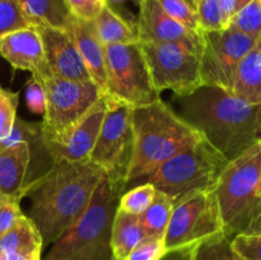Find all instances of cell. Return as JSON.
<instances>
[{
	"mask_svg": "<svg viewBox=\"0 0 261 260\" xmlns=\"http://www.w3.org/2000/svg\"><path fill=\"white\" fill-rule=\"evenodd\" d=\"M20 9L30 25H48L65 31L70 22V9L65 0H19Z\"/></svg>",
	"mask_w": 261,
	"mask_h": 260,
	"instance_id": "cell-23",
	"label": "cell"
},
{
	"mask_svg": "<svg viewBox=\"0 0 261 260\" xmlns=\"http://www.w3.org/2000/svg\"><path fill=\"white\" fill-rule=\"evenodd\" d=\"M185 2L188 3V4L190 5V7L193 8L194 10H195V2H196V0H185Z\"/></svg>",
	"mask_w": 261,
	"mask_h": 260,
	"instance_id": "cell-43",
	"label": "cell"
},
{
	"mask_svg": "<svg viewBox=\"0 0 261 260\" xmlns=\"http://www.w3.org/2000/svg\"><path fill=\"white\" fill-rule=\"evenodd\" d=\"M8 200H15V199H9V198H7V196H4L0 194V206H2L4 203H7Z\"/></svg>",
	"mask_w": 261,
	"mask_h": 260,
	"instance_id": "cell-42",
	"label": "cell"
},
{
	"mask_svg": "<svg viewBox=\"0 0 261 260\" xmlns=\"http://www.w3.org/2000/svg\"><path fill=\"white\" fill-rule=\"evenodd\" d=\"M228 162L201 137L162 163L148 183L177 201L191 194L216 189Z\"/></svg>",
	"mask_w": 261,
	"mask_h": 260,
	"instance_id": "cell-6",
	"label": "cell"
},
{
	"mask_svg": "<svg viewBox=\"0 0 261 260\" xmlns=\"http://www.w3.org/2000/svg\"><path fill=\"white\" fill-rule=\"evenodd\" d=\"M35 28L42 40L46 63L53 75L69 81H92L75 43L66 31L43 24Z\"/></svg>",
	"mask_w": 261,
	"mask_h": 260,
	"instance_id": "cell-15",
	"label": "cell"
},
{
	"mask_svg": "<svg viewBox=\"0 0 261 260\" xmlns=\"http://www.w3.org/2000/svg\"><path fill=\"white\" fill-rule=\"evenodd\" d=\"M0 89H2V87H0Z\"/></svg>",
	"mask_w": 261,
	"mask_h": 260,
	"instance_id": "cell-47",
	"label": "cell"
},
{
	"mask_svg": "<svg viewBox=\"0 0 261 260\" xmlns=\"http://www.w3.org/2000/svg\"><path fill=\"white\" fill-rule=\"evenodd\" d=\"M109 109L106 96H102L96 105L74 124L65 134L56 139H43V145L53 163L86 162L97 142L105 115Z\"/></svg>",
	"mask_w": 261,
	"mask_h": 260,
	"instance_id": "cell-13",
	"label": "cell"
},
{
	"mask_svg": "<svg viewBox=\"0 0 261 260\" xmlns=\"http://www.w3.org/2000/svg\"><path fill=\"white\" fill-rule=\"evenodd\" d=\"M0 55L13 68L30 71L40 83L53 75L46 63L40 33L32 25L0 37Z\"/></svg>",
	"mask_w": 261,
	"mask_h": 260,
	"instance_id": "cell-16",
	"label": "cell"
},
{
	"mask_svg": "<svg viewBox=\"0 0 261 260\" xmlns=\"http://www.w3.org/2000/svg\"><path fill=\"white\" fill-rule=\"evenodd\" d=\"M162 9L176 22L181 23L194 32H204L199 24L195 10L185 0H157Z\"/></svg>",
	"mask_w": 261,
	"mask_h": 260,
	"instance_id": "cell-30",
	"label": "cell"
},
{
	"mask_svg": "<svg viewBox=\"0 0 261 260\" xmlns=\"http://www.w3.org/2000/svg\"><path fill=\"white\" fill-rule=\"evenodd\" d=\"M0 256H2V252H0Z\"/></svg>",
	"mask_w": 261,
	"mask_h": 260,
	"instance_id": "cell-46",
	"label": "cell"
},
{
	"mask_svg": "<svg viewBox=\"0 0 261 260\" xmlns=\"http://www.w3.org/2000/svg\"><path fill=\"white\" fill-rule=\"evenodd\" d=\"M65 31L75 43L91 79L105 94V86H106L105 46L97 37L93 20L79 19L73 15Z\"/></svg>",
	"mask_w": 261,
	"mask_h": 260,
	"instance_id": "cell-17",
	"label": "cell"
},
{
	"mask_svg": "<svg viewBox=\"0 0 261 260\" xmlns=\"http://www.w3.org/2000/svg\"><path fill=\"white\" fill-rule=\"evenodd\" d=\"M147 237L139 216L117 208L111 227V247L115 259L126 260L130 252Z\"/></svg>",
	"mask_w": 261,
	"mask_h": 260,
	"instance_id": "cell-22",
	"label": "cell"
},
{
	"mask_svg": "<svg viewBox=\"0 0 261 260\" xmlns=\"http://www.w3.org/2000/svg\"><path fill=\"white\" fill-rule=\"evenodd\" d=\"M71 14L79 19L93 20L105 5L103 0H65Z\"/></svg>",
	"mask_w": 261,
	"mask_h": 260,
	"instance_id": "cell-36",
	"label": "cell"
},
{
	"mask_svg": "<svg viewBox=\"0 0 261 260\" xmlns=\"http://www.w3.org/2000/svg\"><path fill=\"white\" fill-rule=\"evenodd\" d=\"M30 143L33 148H43V138L42 130H41V122H27L22 119L15 120V124L13 126L12 133L7 138L0 139V152L5 148L12 147L17 143Z\"/></svg>",
	"mask_w": 261,
	"mask_h": 260,
	"instance_id": "cell-26",
	"label": "cell"
},
{
	"mask_svg": "<svg viewBox=\"0 0 261 260\" xmlns=\"http://www.w3.org/2000/svg\"><path fill=\"white\" fill-rule=\"evenodd\" d=\"M42 237L35 223L24 214L0 237V252L3 255H42Z\"/></svg>",
	"mask_w": 261,
	"mask_h": 260,
	"instance_id": "cell-20",
	"label": "cell"
},
{
	"mask_svg": "<svg viewBox=\"0 0 261 260\" xmlns=\"http://www.w3.org/2000/svg\"><path fill=\"white\" fill-rule=\"evenodd\" d=\"M109 102V101H107ZM133 107L109 102L97 142L89 161L101 167L112 183L126 188L133 154Z\"/></svg>",
	"mask_w": 261,
	"mask_h": 260,
	"instance_id": "cell-11",
	"label": "cell"
},
{
	"mask_svg": "<svg viewBox=\"0 0 261 260\" xmlns=\"http://www.w3.org/2000/svg\"><path fill=\"white\" fill-rule=\"evenodd\" d=\"M260 3H261V0H260Z\"/></svg>",
	"mask_w": 261,
	"mask_h": 260,
	"instance_id": "cell-48",
	"label": "cell"
},
{
	"mask_svg": "<svg viewBox=\"0 0 261 260\" xmlns=\"http://www.w3.org/2000/svg\"><path fill=\"white\" fill-rule=\"evenodd\" d=\"M231 93L251 103H261V37L240 61Z\"/></svg>",
	"mask_w": 261,
	"mask_h": 260,
	"instance_id": "cell-19",
	"label": "cell"
},
{
	"mask_svg": "<svg viewBox=\"0 0 261 260\" xmlns=\"http://www.w3.org/2000/svg\"><path fill=\"white\" fill-rule=\"evenodd\" d=\"M41 84L46 93V111L41 122L43 139H56L65 134L103 96L93 81H69L50 75Z\"/></svg>",
	"mask_w": 261,
	"mask_h": 260,
	"instance_id": "cell-9",
	"label": "cell"
},
{
	"mask_svg": "<svg viewBox=\"0 0 261 260\" xmlns=\"http://www.w3.org/2000/svg\"><path fill=\"white\" fill-rule=\"evenodd\" d=\"M246 232H261V206L257 211L256 216L252 219L251 224H250L249 229Z\"/></svg>",
	"mask_w": 261,
	"mask_h": 260,
	"instance_id": "cell-41",
	"label": "cell"
},
{
	"mask_svg": "<svg viewBox=\"0 0 261 260\" xmlns=\"http://www.w3.org/2000/svg\"><path fill=\"white\" fill-rule=\"evenodd\" d=\"M193 260H245L233 250L224 233L200 242L193 249Z\"/></svg>",
	"mask_w": 261,
	"mask_h": 260,
	"instance_id": "cell-25",
	"label": "cell"
},
{
	"mask_svg": "<svg viewBox=\"0 0 261 260\" xmlns=\"http://www.w3.org/2000/svg\"><path fill=\"white\" fill-rule=\"evenodd\" d=\"M93 25L97 37L103 43V46L139 42L137 25L132 24L126 18L120 15L106 4L93 19Z\"/></svg>",
	"mask_w": 261,
	"mask_h": 260,
	"instance_id": "cell-21",
	"label": "cell"
},
{
	"mask_svg": "<svg viewBox=\"0 0 261 260\" xmlns=\"http://www.w3.org/2000/svg\"><path fill=\"white\" fill-rule=\"evenodd\" d=\"M124 190L105 177L83 216L50 245L41 260H114L111 227Z\"/></svg>",
	"mask_w": 261,
	"mask_h": 260,
	"instance_id": "cell-4",
	"label": "cell"
},
{
	"mask_svg": "<svg viewBox=\"0 0 261 260\" xmlns=\"http://www.w3.org/2000/svg\"><path fill=\"white\" fill-rule=\"evenodd\" d=\"M19 102L18 92L0 89V139L12 133L17 120V107Z\"/></svg>",
	"mask_w": 261,
	"mask_h": 260,
	"instance_id": "cell-32",
	"label": "cell"
},
{
	"mask_svg": "<svg viewBox=\"0 0 261 260\" xmlns=\"http://www.w3.org/2000/svg\"><path fill=\"white\" fill-rule=\"evenodd\" d=\"M228 27L251 37H261V3L260 0H251L249 4L240 9L228 23Z\"/></svg>",
	"mask_w": 261,
	"mask_h": 260,
	"instance_id": "cell-27",
	"label": "cell"
},
{
	"mask_svg": "<svg viewBox=\"0 0 261 260\" xmlns=\"http://www.w3.org/2000/svg\"><path fill=\"white\" fill-rule=\"evenodd\" d=\"M261 181L260 139L244 153L229 161L224 167L216 195L228 239L249 229L261 206L259 188Z\"/></svg>",
	"mask_w": 261,
	"mask_h": 260,
	"instance_id": "cell-5",
	"label": "cell"
},
{
	"mask_svg": "<svg viewBox=\"0 0 261 260\" xmlns=\"http://www.w3.org/2000/svg\"><path fill=\"white\" fill-rule=\"evenodd\" d=\"M250 2H251V0H221L224 27H228V23L229 20H231V18L233 17L240 9H242L245 5L249 4Z\"/></svg>",
	"mask_w": 261,
	"mask_h": 260,
	"instance_id": "cell-38",
	"label": "cell"
},
{
	"mask_svg": "<svg viewBox=\"0 0 261 260\" xmlns=\"http://www.w3.org/2000/svg\"><path fill=\"white\" fill-rule=\"evenodd\" d=\"M234 251L245 260H261V232H244L231 240Z\"/></svg>",
	"mask_w": 261,
	"mask_h": 260,
	"instance_id": "cell-33",
	"label": "cell"
},
{
	"mask_svg": "<svg viewBox=\"0 0 261 260\" xmlns=\"http://www.w3.org/2000/svg\"><path fill=\"white\" fill-rule=\"evenodd\" d=\"M139 42L175 43L201 55L204 32H194L170 17L157 0H143L137 19Z\"/></svg>",
	"mask_w": 261,
	"mask_h": 260,
	"instance_id": "cell-14",
	"label": "cell"
},
{
	"mask_svg": "<svg viewBox=\"0 0 261 260\" xmlns=\"http://www.w3.org/2000/svg\"><path fill=\"white\" fill-rule=\"evenodd\" d=\"M30 27L20 9L19 0H0V37Z\"/></svg>",
	"mask_w": 261,
	"mask_h": 260,
	"instance_id": "cell-31",
	"label": "cell"
},
{
	"mask_svg": "<svg viewBox=\"0 0 261 260\" xmlns=\"http://www.w3.org/2000/svg\"><path fill=\"white\" fill-rule=\"evenodd\" d=\"M178 103L180 116L228 161L261 138V103H251L209 86L178 97Z\"/></svg>",
	"mask_w": 261,
	"mask_h": 260,
	"instance_id": "cell-2",
	"label": "cell"
},
{
	"mask_svg": "<svg viewBox=\"0 0 261 260\" xmlns=\"http://www.w3.org/2000/svg\"><path fill=\"white\" fill-rule=\"evenodd\" d=\"M105 177L103 170L91 161H61L25 185L23 196L31 199L28 218L37 227L43 247L53 245L83 216Z\"/></svg>",
	"mask_w": 261,
	"mask_h": 260,
	"instance_id": "cell-1",
	"label": "cell"
},
{
	"mask_svg": "<svg viewBox=\"0 0 261 260\" xmlns=\"http://www.w3.org/2000/svg\"><path fill=\"white\" fill-rule=\"evenodd\" d=\"M25 105L32 114L43 115L46 111L45 88L35 76L25 84Z\"/></svg>",
	"mask_w": 261,
	"mask_h": 260,
	"instance_id": "cell-35",
	"label": "cell"
},
{
	"mask_svg": "<svg viewBox=\"0 0 261 260\" xmlns=\"http://www.w3.org/2000/svg\"><path fill=\"white\" fill-rule=\"evenodd\" d=\"M167 254L163 239L145 237L132 252L126 260H162Z\"/></svg>",
	"mask_w": 261,
	"mask_h": 260,
	"instance_id": "cell-34",
	"label": "cell"
},
{
	"mask_svg": "<svg viewBox=\"0 0 261 260\" xmlns=\"http://www.w3.org/2000/svg\"><path fill=\"white\" fill-rule=\"evenodd\" d=\"M222 233L223 221L213 189L175 201L163 241L167 252H171L190 249Z\"/></svg>",
	"mask_w": 261,
	"mask_h": 260,
	"instance_id": "cell-8",
	"label": "cell"
},
{
	"mask_svg": "<svg viewBox=\"0 0 261 260\" xmlns=\"http://www.w3.org/2000/svg\"><path fill=\"white\" fill-rule=\"evenodd\" d=\"M23 216L20 209L19 200H8L0 206V237L17 222V219Z\"/></svg>",
	"mask_w": 261,
	"mask_h": 260,
	"instance_id": "cell-37",
	"label": "cell"
},
{
	"mask_svg": "<svg viewBox=\"0 0 261 260\" xmlns=\"http://www.w3.org/2000/svg\"><path fill=\"white\" fill-rule=\"evenodd\" d=\"M105 68L109 102L137 107L161 98L139 42L105 46Z\"/></svg>",
	"mask_w": 261,
	"mask_h": 260,
	"instance_id": "cell-7",
	"label": "cell"
},
{
	"mask_svg": "<svg viewBox=\"0 0 261 260\" xmlns=\"http://www.w3.org/2000/svg\"><path fill=\"white\" fill-rule=\"evenodd\" d=\"M201 78L204 86L218 87L231 92L232 82L240 61L251 50L259 38L227 27L203 33Z\"/></svg>",
	"mask_w": 261,
	"mask_h": 260,
	"instance_id": "cell-12",
	"label": "cell"
},
{
	"mask_svg": "<svg viewBox=\"0 0 261 260\" xmlns=\"http://www.w3.org/2000/svg\"><path fill=\"white\" fill-rule=\"evenodd\" d=\"M103 2H105V4L107 5V7H110V8H111V9H114L115 12L120 13V8L124 7V4L126 2L134 3V4L137 5L138 8H139L140 4H142L143 0H103Z\"/></svg>",
	"mask_w": 261,
	"mask_h": 260,
	"instance_id": "cell-40",
	"label": "cell"
},
{
	"mask_svg": "<svg viewBox=\"0 0 261 260\" xmlns=\"http://www.w3.org/2000/svg\"><path fill=\"white\" fill-rule=\"evenodd\" d=\"M260 143H261V138H260ZM259 198L261 200V181H260V188H259Z\"/></svg>",
	"mask_w": 261,
	"mask_h": 260,
	"instance_id": "cell-44",
	"label": "cell"
},
{
	"mask_svg": "<svg viewBox=\"0 0 261 260\" xmlns=\"http://www.w3.org/2000/svg\"><path fill=\"white\" fill-rule=\"evenodd\" d=\"M133 154L126 184L149 177L162 163L203 135L162 99L133 107Z\"/></svg>",
	"mask_w": 261,
	"mask_h": 260,
	"instance_id": "cell-3",
	"label": "cell"
},
{
	"mask_svg": "<svg viewBox=\"0 0 261 260\" xmlns=\"http://www.w3.org/2000/svg\"><path fill=\"white\" fill-rule=\"evenodd\" d=\"M173 204L175 201L172 200V198L155 189L154 198L150 201L149 206L139 216L140 223L147 237H157V239L165 237L172 214Z\"/></svg>",
	"mask_w": 261,
	"mask_h": 260,
	"instance_id": "cell-24",
	"label": "cell"
},
{
	"mask_svg": "<svg viewBox=\"0 0 261 260\" xmlns=\"http://www.w3.org/2000/svg\"><path fill=\"white\" fill-rule=\"evenodd\" d=\"M193 249L194 247H190V249L167 252V254L162 257V260H193Z\"/></svg>",
	"mask_w": 261,
	"mask_h": 260,
	"instance_id": "cell-39",
	"label": "cell"
},
{
	"mask_svg": "<svg viewBox=\"0 0 261 260\" xmlns=\"http://www.w3.org/2000/svg\"><path fill=\"white\" fill-rule=\"evenodd\" d=\"M139 43L158 93L172 91L177 97H185L204 86L201 55L175 43Z\"/></svg>",
	"mask_w": 261,
	"mask_h": 260,
	"instance_id": "cell-10",
	"label": "cell"
},
{
	"mask_svg": "<svg viewBox=\"0 0 261 260\" xmlns=\"http://www.w3.org/2000/svg\"><path fill=\"white\" fill-rule=\"evenodd\" d=\"M154 193L155 188L150 183L135 186L126 193H122L117 208L126 213L140 216L149 206L150 201L154 198Z\"/></svg>",
	"mask_w": 261,
	"mask_h": 260,
	"instance_id": "cell-28",
	"label": "cell"
},
{
	"mask_svg": "<svg viewBox=\"0 0 261 260\" xmlns=\"http://www.w3.org/2000/svg\"><path fill=\"white\" fill-rule=\"evenodd\" d=\"M32 162V147L30 143H17L0 152V194L19 200L28 183Z\"/></svg>",
	"mask_w": 261,
	"mask_h": 260,
	"instance_id": "cell-18",
	"label": "cell"
},
{
	"mask_svg": "<svg viewBox=\"0 0 261 260\" xmlns=\"http://www.w3.org/2000/svg\"><path fill=\"white\" fill-rule=\"evenodd\" d=\"M114 260H121V259H114Z\"/></svg>",
	"mask_w": 261,
	"mask_h": 260,
	"instance_id": "cell-45",
	"label": "cell"
},
{
	"mask_svg": "<svg viewBox=\"0 0 261 260\" xmlns=\"http://www.w3.org/2000/svg\"><path fill=\"white\" fill-rule=\"evenodd\" d=\"M195 13L198 15L199 24L204 32L219 31L226 28L224 27L221 0H196Z\"/></svg>",
	"mask_w": 261,
	"mask_h": 260,
	"instance_id": "cell-29",
	"label": "cell"
}]
</instances>
